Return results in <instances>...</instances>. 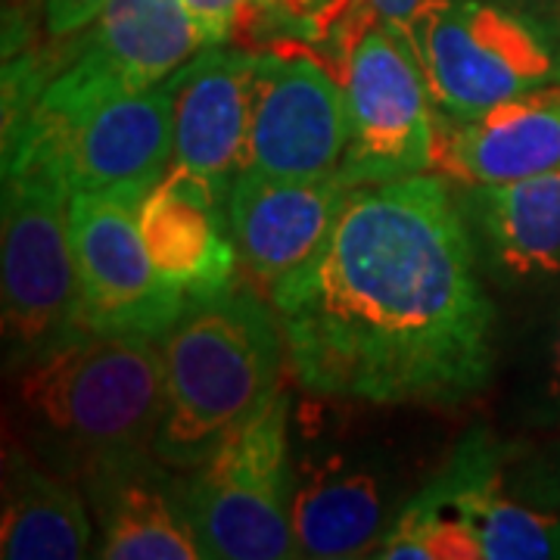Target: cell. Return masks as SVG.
<instances>
[{"mask_svg":"<svg viewBox=\"0 0 560 560\" xmlns=\"http://www.w3.org/2000/svg\"><path fill=\"white\" fill-rule=\"evenodd\" d=\"M268 296L293 377L318 399L460 405L492 377L495 305L442 178L352 187L318 249Z\"/></svg>","mask_w":560,"mask_h":560,"instance_id":"obj_1","label":"cell"},{"mask_svg":"<svg viewBox=\"0 0 560 560\" xmlns=\"http://www.w3.org/2000/svg\"><path fill=\"white\" fill-rule=\"evenodd\" d=\"M162 420L153 452L194 470L280 386L287 342L253 278L184 305L160 337Z\"/></svg>","mask_w":560,"mask_h":560,"instance_id":"obj_2","label":"cell"},{"mask_svg":"<svg viewBox=\"0 0 560 560\" xmlns=\"http://www.w3.org/2000/svg\"><path fill=\"white\" fill-rule=\"evenodd\" d=\"M32 452L81 482L109 460L153 452L162 420V349L150 337L81 334L16 371Z\"/></svg>","mask_w":560,"mask_h":560,"instance_id":"obj_3","label":"cell"},{"mask_svg":"<svg viewBox=\"0 0 560 560\" xmlns=\"http://www.w3.org/2000/svg\"><path fill=\"white\" fill-rule=\"evenodd\" d=\"M72 187L35 143L3 150V364H22L81 337L69 234Z\"/></svg>","mask_w":560,"mask_h":560,"instance_id":"obj_4","label":"cell"},{"mask_svg":"<svg viewBox=\"0 0 560 560\" xmlns=\"http://www.w3.org/2000/svg\"><path fill=\"white\" fill-rule=\"evenodd\" d=\"M180 489L202 555L212 560L300 558L293 536L290 399L278 386Z\"/></svg>","mask_w":560,"mask_h":560,"instance_id":"obj_5","label":"cell"},{"mask_svg":"<svg viewBox=\"0 0 560 560\" xmlns=\"http://www.w3.org/2000/svg\"><path fill=\"white\" fill-rule=\"evenodd\" d=\"M433 106L470 119L560 81V35L548 20L495 0H436L408 22Z\"/></svg>","mask_w":560,"mask_h":560,"instance_id":"obj_6","label":"cell"},{"mask_svg":"<svg viewBox=\"0 0 560 560\" xmlns=\"http://www.w3.org/2000/svg\"><path fill=\"white\" fill-rule=\"evenodd\" d=\"M79 35L75 54L3 143L22 131L54 135L103 103L156 88L202 50L200 32L180 0H106Z\"/></svg>","mask_w":560,"mask_h":560,"instance_id":"obj_7","label":"cell"},{"mask_svg":"<svg viewBox=\"0 0 560 560\" xmlns=\"http://www.w3.org/2000/svg\"><path fill=\"white\" fill-rule=\"evenodd\" d=\"M349 150L337 178L346 187L427 175L436 168L433 97L405 32L368 22L346 54Z\"/></svg>","mask_w":560,"mask_h":560,"instance_id":"obj_8","label":"cell"},{"mask_svg":"<svg viewBox=\"0 0 560 560\" xmlns=\"http://www.w3.org/2000/svg\"><path fill=\"white\" fill-rule=\"evenodd\" d=\"M143 187L79 190L69 202V234L79 278V330L160 340L187 300L165 283L140 234Z\"/></svg>","mask_w":560,"mask_h":560,"instance_id":"obj_9","label":"cell"},{"mask_svg":"<svg viewBox=\"0 0 560 560\" xmlns=\"http://www.w3.org/2000/svg\"><path fill=\"white\" fill-rule=\"evenodd\" d=\"M349 150V97L312 57L259 54L241 172L271 178H337Z\"/></svg>","mask_w":560,"mask_h":560,"instance_id":"obj_10","label":"cell"},{"mask_svg":"<svg viewBox=\"0 0 560 560\" xmlns=\"http://www.w3.org/2000/svg\"><path fill=\"white\" fill-rule=\"evenodd\" d=\"M178 72L156 88L103 103L62 131H22L3 150L16 143L40 147L57 160L72 194L121 184L150 190L172 168Z\"/></svg>","mask_w":560,"mask_h":560,"instance_id":"obj_11","label":"cell"},{"mask_svg":"<svg viewBox=\"0 0 560 560\" xmlns=\"http://www.w3.org/2000/svg\"><path fill=\"white\" fill-rule=\"evenodd\" d=\"M256 69L259 54L212 44L178 72L175 153L165 175L200 187L224 206L243 168Z\"/></svg>","mask_w":560,"mask_h":560,"instance_id":"obj_12","label":"cell"},{"mask_svg":"<svg viewBox=\"0 0 560 560\" xmlns=\"http://www.w3.org/2000/svg\"><path fill=\"white\" fill-rule=\"evenodd\" d=\"M79 486L97 523L94 558L206 560L184 504L180 470L156 452L101 464Z\"/></svg>","mask_w":560,"mask_h":560,"instance_id":"obj_13","label":"cell"},{"mask_svg":"<svg viewBox=\"0 0 560 560\" xmlns=\"http://www.w3.org/2000/svg\"><path fill=\"white\" fill-rule=\"evenodd\" d=\"M349 190L340 178L293 180L237 172L228 194V221L243 271L271 290L318 249Z\"/></svg>","mask_w":560,"mask_h":560,"instance_id":"obj_14","label":"cell"},{"mask_svg":"<svg viewBox=\"0 0 560 560\" xmlns=\"http://www.w3.org/2000/svg\"><path fill=\"white\" fill-rule=\"evenodd\" d=\"M396 514L386 477L364 460L318 452L293 467V536L300 558H374Z\"/></svg>","mask_w":560,"mask_h":560,"instance_id":"obj_15","label":"cell"},{"mask_svg":"<svg viewBox=\"0 0 560 560\" xmlns=\"http://www.w3.org/2000/svg\"><path fill=\"white\" fill-rule=\"evenodd\" d=\"M436 168L467 184L548 175L560 168V81L452 119L436 138Z\"/></svg>","mask_w":560,"mask_h":560,"instance_id":"obj_16","label":"cell"},{"mask_svg":"<svg viewBox=\"0 0 560 560\" xmlns=\"http://www.w3.org/2000/svg\"><path fill=\"white\" fill-rule=\"evenodd\" d=\"M140 234L165 283L184 300L221 293L237 280L241 253L228 206L200 187L165 175L140 200Z\"/></svg>","mask_w":560,"mask_h":560,"instance_id":"obj_17","label":"cell"},{"mask_svg":"<svg viewBox=\"0 0 560 560\" xmlns=\"http://www.w3.org/2000/svg\"><path fill=\"white\" fill-rule=\"evenodd\" d=\"M72 477L60 474L35 452L7 445L3 452V560L94 558V514Z\"/></svg>","mask_w":560,"mask_h":560,"instance_id":"obj_18","label":"cell"},{"mask_svg":"<svg viewBox=\"0 0 560 560\" xmlns=\"http://www.w3.org/2000/svg\"><path fill=\"white\" fill-rule=\"evenodd\" d=\"M427 489L477 533L486 560L560 558V517L504 495L499 458L486 436L458 445Z\"/></svg>","mask_w":560,"mask_h":560,"instance_id":"obj_19","label":"cell"},{"mask_svg":"<svg viewBox=\"0 0 560 560\" xmlns=\"http://www.w3.org/2000/svg\"><path fill=\"white\" fill-rule=\"evenodd\" d=\"M467 219L501 275H560V168L508 184H470Z\"/></svg>","mask_w":560,"mask_h":560,"instance_id":"obj_20","label":"cell"},{"mask_svg":"<svg viewBox=\"0 0 560 560\" xmlns=\"http://www.w3.org/2000/svg\"><path fill=\"white\" fill-rule=\"evenodd\" d=\"M180 3L197 25L202 47L228 44L241 28L243 13L249 10V0H180Z\"/></svg>","mask_w":560,"mask_h":560,"instance_id":"obj_21","label":"cell"},{"mask_svg":"<svg viewBox=\"0 0 560 560\" xmlns=\"http://www.w3.org/2000/svg\"><path fill=\"white\" fill-rule=\"evenodd\" d=\"M106 0H44V28L50 38H69L88 28Z\"/></svg>","mask_w":560,"mask_h":560,"instance_id":"obj_22","label":"cell"},{"mask_svg":"<svg viewBox=\"0 0 560 560\" xmlns=\"http://www.w3.org/2000/svg\"><path fill=\"white\" fill-rule=\"evenodd\" d=\"M430 3H436V0H368V7H371L383 22L396 25L401 32H405L408 22L415 20L418 13H423Z\"/></svg>","mask_w":560,"mask_h":560,"instance_id":"obj_23","label":"cell"},{"mask_svg":"<svg viewBox=\"0 0 560 560\" xmlns=\"http://www.w3.org/2000/svg\"><path fill=\"white\" fill-rule=\"evenodd\" d=\"M545 393H548V401L560 411V320L558 327H555L551 346H548V377H545Z\"/></svg>","mask_w":560,"mask_h":560,"instance_id":"obj_24","label":"cell"},{"mask_svg":"<svg viewBox=\"0 0 560 560\" xmlns=\"http://www.w3.org/2000/svg\"><path fill=\"white\" fill-rule=\"evenodd\" d=\"M495 3H504V7H514V10H523V13H533L539 20H548L560 10V0H495Z\"/></svg>","mask_w":560,"mask_h":560,"instance_id":"obj_25","label":"cell"},{"mask_svg":"<svg viewBox=\"0 0 560 560\" xmlns=\"http://www.w3.org/2000/svg\"><path fill=\"white\" fill-rule=\"evenodd\" d=\"M280 7V0H249V10H256L261 16H268V13H275Z\"/></svg>","mask_w":560,"mask_h":560,"instance_id":"obj_26","label":"cell"}]
</instances>
